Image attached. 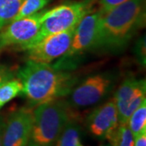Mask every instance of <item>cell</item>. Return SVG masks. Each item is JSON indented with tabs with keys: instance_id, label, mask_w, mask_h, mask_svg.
<instances>
[{
	"instance_id": "6da1fadb",
	"label": "cell",
	"mask_w": 146,
	"mask_h": 146,
	"mask_svg": "<svg viewBox=\"0 0 146 146\" xmlns=\"http://www.w3.org/2000/svg\"><path fill=\"white\" fill-rule=\"evenodd\" d=\"M22 84L21 94L31 105L38 106L69 94L76 80L72 74L58 71L49 63L27 60L16 73Z\"/></svg>"
},
{
	"instance_id": "7a4b0ae2",
	"label": "cell",
	"mask_w": 146,
	"mask_h": 146,
	"mask_svg": "<svg viewBox=\"0 0 146 146\" xmlns=\"http://www.w3.org/2000/svg\"><path fill=\"white\" fill-rule=\"evenodd\" d=\"M145 0H128L102 16L96 48L123 49L145 25Z\"/></svg>"
},
{
	"instance_id": "3957f363",
	"label": "cell",
	"mask_w": 146,
	"mask_h": 146,
	"mask_svg": "<svg viewBox=\"0 0 146 146\" xmlns=\"http://www.w3.org/2000/svg\"><path fill=\"white\" fill-rule=\"evenodd\" d=\"M71 106L61 99L38 105L28 146H54L68 122L74 118Z\"/></svg>"
},
{
	"instance_id": "277c9868",
	"label": "cell",
	"mask_w": 146,
	"mask_h": 146,
	"mask_svg": "<svg viewBox=\"0 0 146 146\" xmlns=\"http://www.w3.org/2000/svg\"><path fill=\"white\" fill-rule=\"evenodd\" d=\"M97 2L98 0L68 2L52 9L42 11V23L39 31L22 50H27L49 35L75 29L83 17L94 12Z\"/></svg>"
},
{
	"instance_id": "5b68a950",
	"label": "cell",
	"mask_w": 146,
	"mask_h": 146,
	"mask_svg": "<svg viewBox=\"0 0 146 146\" xmlns=\"http://www.w3.org/2000/svg\"><path fill=\"white\" fill-rule=\"evenodd\" d=\"M115 81V76L111 73L90 76L71 91L69 105L75 108H85L98 104L109 94Z\"/></svg>"
},
{
	"instance_id": "8992f818",
	"label": "cell",
	"mask_w": 146,
	"mask_h": 146,
	"mask_svg": "<svg viewBox=\"0 0 146 146\" xmlns=\"http://www.w3.org/2000/svg\"><path fill=\"white\" fill-rule=\"evenodd\" d=\"M42 12L11 21L0 29V53L10 48L21 50L36 36L42 25Z\"/></svg>"
},
{
	"instance_id": "52a82bcc",
	"label": "cell",
	"mask_w": 146,
	"mask_h": 146,
	"mask_svg": "<svg viewBox=\"0 0 146 146\" xmlns=\"http://www.w3.org/2000/svg\"><path fill=\"white\" fill-rule=\"evenodd\" d=\"M119 124H127L131 114L146 101L145 80L126 79L119 86L115 98Z\"/></svg>"
},
{
	"instance_id": "ba28073f",
	"label": "cell",
	"mask_w": 146,
	"mask_h": 146,
	"mask_svg": "<svg viewBox=\"0 0 146 146\" xmlns=\"http://www.w3.org/2000/svg\"><path fill=\"white\" fill-rule=\"evenodd\" d=\"M75 29L44 37L25 50L28 60L36 63H50L58 58L63 57L71 46Z\"/></svg>"
},
{
	"instance_id": "9c48e42d",
	"label": "cell",
	"mask_w": 146,
	"mask_h": 146,
	"mask_svg": "<svg viewBox=\"0 0 146 146\" xmlns=\"http://www.w3.org/2000/svg\"><path fill=\"white\" fill-rule=\"evenodd\" d=\"M102 16V14L98 11L82 18L75 29L71 46L63 58H72L91 48H96L99 38Z\"/></svg>"
},
{
	"instance_id": "30bf717a",
	"label": "cell",
	"mask_w": 146,
	"mask_h": 146,
	"mask_svg": "<svg viewBox=\"0 0 146 146\" xmlns=\"http://www.w3.org/2000/svg\"><path fill=\"white\" fill-rule=\"evenodd\" d=\"M33 122V110L21 107L8 115L4 123L3 146H28Z\"/></svg>"
},
{
	"instance_id": "8fae6325",
	"label": "cell",
	"mask_w": 146,
	"mask_h": 146,
	"mask_svg": "<svg viewBox=\"0 0 146 146\" xmlns=\"http://www.w3.org/2000/svg\"><path fill=\"white\" fill-rule=\"evenodd\" d=\"M119 124L118 111L114 99L95 108L86 119V127L89 133L99 139L109 140Z\"/></svg>"
},
{
	"instance_id": "7c38bea8",
	"label": "cell",
	"mask_w": 146,
	"mask_h": 146,
	"mask_svg": "<svg viewBox=\"0 0 146 146\" xmlns=\"http://www.w3.org/2000/svg\"><path fill=\"white\" fill-rule=\"evenodd\" d=\"M80 143V127L73 118L62 131L54 146H78Z\"/></svg>"
},
{
	"instance_id": "4fadbf2b",
	"label": "cell",
	"mask_w": 146,
	"mask_h": 146,
	"mask_svg": "<svg viewBox=\"0 0 146 146\" xmlns=\"http://www.w3.org/2000/svg\"><path fill=\"white\" fill-rule=\"evenodd\" d=\"M24 0H0V29L14 21Z\"/></svg>"
},
{
	"instance_id": "5bb4252c",
	"label": "cell",
	"mask_w": 146,
	"mask_h": 146,
	"mask_svg": "<svg viewBox=\"0 0 146 146\" xmlns=\"http://www.w3.org/2000/svg\"><path fill=\"white\" fill-rule=\"evenodd\" d=\"M127 124L134 138L146 132V101L131 114Z\"/></svg>"
},
{
	"instance_id": "9a60e30c",
	"label": "cell",
	"mask_w": 146,
	"mask_h": 146,
	"mask_svg": "<svg viewBox=\"0 0 146 146\" xmlns=\"http://www.w3.org/2000/svg\"><path fill=\"white\" fill-rule=\"evenodd\" d=\"M22 92V84L17 78H12L0 85V109L20 95Z\"/></svg>"
},
{
	"instance_id": "2e32d148",
	"label": "cell",
	"mask_w": 146,
	"mask_h": 146,
	"mask_svg": "<svg viewBox=\"0 0 146 146\" xmlns=\"http://www.w3.org/2000/svg\"><path fill=\"white\" fill-rule=\"evenodd\" d=\"M108 141L112 146H134V136L127 124H119Z\"/></svg>"
},
{
	"instance_id": "e0dca14e",
	"label": "cell",
	"mask_w": 146,
	"mask_h": 146,
	"mask_svg": "<svg viewBox=\"0 0 146 146\" xmlns=\"http://www.w3.org/2000/svg\"><path fill=\"white\" fill-rule=\"evenodd\" d=\"M50 0H24L15 20H19L37 13L49 3Z\"/></svg>"
},
{
	"instance_id": "ac0fdd59",
	"label": "cell",
	"mask_w": 146,
	"mask_h": 146,
	"mask_svg": "<svg viewBox=\"0 0 146 146\" xmlns=\"http://www.w3.org/2000/svg\"><path fill=\"white\" fill-rule=\"evenodd\" d=\"M136 58L138 62L142 66H145L146 63V46H145V36L144 35L138 39L136 44Z\"/></svg>"
},
{
	"instance_id": "d6986e66",
	"label": "cell",
	"mask_w": 146,
	"mask_h": 146,
	"mask_svg": "<svg viewBox=\"0 0 146 146\" xmlns=\"http://www.w3.org/2000/svg\"><path fill=\"white\" fill-rule=\"evenodd\" d=\"M128 0H99L98 1V4H99L98 11L102 15H104L105 13L114 9L115 7L119 6L120 4L125 3Z\"/></svg>"
},
{
	"instance_id": "ffe728a7",
	"label": "cell",
	"mask_w": 146,
	"mask_h": 146,
	"mask_svg": "<svg viewBox=\"0 0 146 146\" xmlns=\"http://www.w3.org/2000/svg\"><path fill=\"white\" fill-rule=\"evenodd\" d=\"M16 73L7 65L0 64V85L5 83L6 81L15 77Z\"/></svg>"
},
{
	"instance_id": "44dd1931",
	"label": "cell",
	"mask_w": 146,
	"mask_h": 146,
	"mask_svg": "<svg viewBox=\"0 0 146 146\" xmlns=\"http://www.w3.org/2000/svg\"><path fill=\"white\" fill-rule=\"evenodd\" d=\"M134 146H146V132L134 138Z\"/></svg>"
},
{
	"instance_id": "7402d4cb",
	"label": "cell",
	"mask_w": 146,
	"mask_h": 146,
	"mask_svg": "<svg viewBox=\"0 0 146 146\" xmlns=\"http://www.w3.org/2000/svg\"><path fill=\"white\" fill-rule=\"evenodd\" d=\"M4 123L5 120L0 116V146H3V128H4Z\"/></svg>"
},
{
	"instance_id": "603a6c76",
	"label": "cell",
	"mask_w": 146,
	"mask_h": 146,
	"mask_svg": "<svg viewBox=\"0 0 146 146\" xmlns=\"http://www.w3.org/2000/svg\"><path fill=\"white\" fill-rule=\"evenodd\" d=\"M78 146H84V145H81V144L80 143V144H79V145H78Z\"/></svg>"
}]
</instances>
